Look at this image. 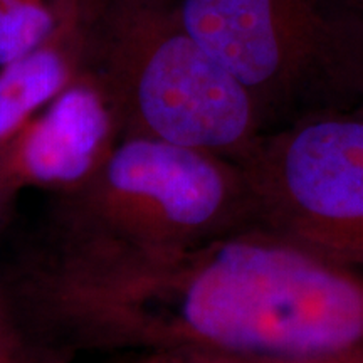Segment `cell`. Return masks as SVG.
I'll return each mask as SVG.
<instances>
[{
  "label": "cell",
  "mask_w": 363,
  "mask_h": 363,
  "mask_svg": "<svg viewBox=\"0 0 363 363\" xmlns=\"http://www.w3.org/2000/svg\"><path fill=\"white\" fill-rule=\"evenodd\" d=\"M113 342L190 358H363V269L261 227L184 249L128 247L104 267Z\"/></svg>",
  "instance_id": "1"
},
{
  "label": "cell",
  "mask_w": 363,
  "mask_h": 363,
  "mask_svg": "<svg viewBox=\"0 0 363 363\" xmlns=\"http://www.w3.org/2000/svg\"><path fill=\"white\" fill-rule=\"evenodd\" d=\"M86 69L121 136L240 163L266 133L251 94L187 30L179 0H91Z\"/></svg>",
  "instance_id": "2"
},
{
  "label": "cell",
  "mask_w": 363,
  "mask_h": 363,
  "mask_svg": "<svg viewBox=\"0 0 363 363\" xmlns=\"http://www.w3.org/2000/svg\"><path fill=\"white\" fill-rule=\"evenodd\" d=\"M179 4L192 38L251 94L266 133L362 104L363 16L353 9L326 0Z\"/></svg>",
  "instance_id": "3"
},
{
  "label": "cell",
  "mask_w": 363,
  "mask_h": 363,
  "mask_svg": "<svg viewBox=\"0 0 363 363\" xmlns=\"http://www.w3.org/2000/svg\"><path fill=\"white\" fill-rule=\"evenodd\" d=\"M71 195L69 233L145 249L192 247L256 227L240 163L147 136H120Z\"/></svg>",
  "instance_id": "4"
},
{
  "label": "cell",
  "mask_w": 363,
  "mask_h": 363,
  "mask_svg": "<svg viewBox=\"0 0 363 363\" xmlns=\"http://www.w3.org/2000/svg\"><path fill=\"white\" fill-rule=\"evenodd\" d=\"M240 165L256 227L363 269V111L272 130Z\"/></svg>",
  "instance_id": "5"
},
{
  "label": "cell",
  "mask_w": 363,
  "mask_h": 363,
  "mask_svg": "<svg viewBox=\"0 0 363 363\" xmlns=\"http://www.w3.org/2000/svg\"><path fill=\"white\" fill-rule=\"evenodd\" d=\"M121 131L106 91L86 69L0 147V192L74 190L99 170Z\"/></svg>",
  "instance_id": "6"
},
{
  "label": "cell",
  "mask_w": 363,
  "mask_h": 363,
  "mask_svg": "<svg viewBox=\"0 0 363 363\" xmlns=\"http://www.w3.org/2000/svg\"><path fill=\"white\" fill-rule=\"evenodd\" d=\"M89 7L35 51L0 67V147L88 66Z\"/></svg>",
  "instance_id": "7"
},
{
  "label": "cell",
  "mask_w": 363,
  "mask_h": 363,
  "mask_svg": "<svg viewBox=\"0 0 363 363\" xmlns=\"http://www.w3.org/2000/svg\"><path fill=\"white\" fill-rule=\"evenodd\" d=\"M88 6L89 0H0V67L56 38Z\"/></svg>",
  "instance_id": "8"
},
{
  "label": "cell",
  "mask_w": 363,
  "mask_h": 363,
  "mask_svg": "<svg viewBox=\"0 0 363 363\" xmlns=\"http://www.w3.org/2000/svg\"><path fill=\"white\" fill-rule=\"evenodd\" d=\"M189 363H363V358H337V360L316 362H272V360H240V358H190L179 357Z\"/></svg>",
  "instance_id": "9"
},
{
  "label": "cell",
  "mask_w": 363,
  "mask_h": 363,
  "mask_svg": "<svg viewBox=\"0 0 363 363\" xmlns=\"http://www.w3.org/2000/svg\"><path fill=\"white\" fill-rule=\"evenodd\" d=\"M142 363H189L182 360L179 357L165 355V353H150L148 358H145Z\"/></svg>",
  "instance_id": "10"
},
{
  "label": "cell",
  "mask_w": 363,
  "mask_h": 363,
  "mask_svg": "<svg viewBox=\"0 0 363 363\" xmlns=\"http://www.w3.org/2000/svg\"><path fill=\"white\" fill-rule=\"evenodd\" d=\"M347 6L363 16V0H347Z\"/></svg>",
  "instance_id": "11"
},
{
  "label": "cell",
  "mask_w": 363,
  "mask_h": 363,
  "mask_svg": "<svg viewBox=\"0 0 363 363\" xmlns=\"http://www.w3.org/2000/svg\"><path fill=\"white\" fill-rule=\"evenodd\" d=\"M7 353H4L2 352V348H0V363H6V360H7Z\"/></svg>",
  "instance_id": "12"
},
{
  "label": "cell",
  "mask_w": 363,
  "mask_h": 363,
  "mask_svg": "<svg viewBox=\"0 0 363 363\" xmlns=\"http://www.w3.org/2000/svg\"><path fill=\"white\" fill-rule=\"evenodd\" d=\"M6 363H24V362H17V360H13V358H11V357H7V360H6Z\"/></svg>",
  "instance_id": "13"
},
{
  "label": "cell",
  "mask_w": 363,
  "mask_h": 363,
  "mask_svg": "<svg viewBox=\"0 0 363 363\" xmlns=\"http://www.w3.org/2000/svg\"><path fill=\"white\" fill-rule=\"evenodd\" d=\"M357 110H360V111H363V101H362V104H360V106H358V108H357Z\"/></svg>",
  "instance_id": "14"
}]
</instances>
